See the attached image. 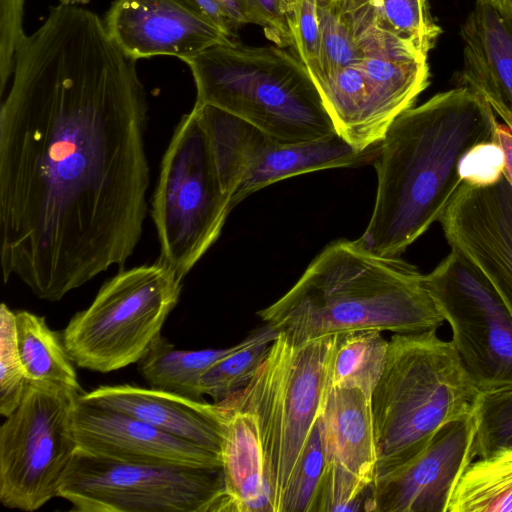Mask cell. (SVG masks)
<instances>
[{
    "label": "cell",
    "mask_w": 512,
    "mask_h": 512,
    "mask_svg": "<svg viewBox=\"0 0 512 512\" xmlns=\"http://www.w3.org/2000/svg\"><path fill=\"white\" fill-rule=\"evenodd\" d=\"M104 20L50 7L14 56L0 108V260L56 302L135 251L150 183L148 103Z\"/></svg>",
    "instance_id": "obj_1"
},
{
    "label": "cell",
    "mask_w": 512,
    "mask_h": 512,
    "mask_svg": "<svg viewBox=\"0 0 512 512\" xmlns=\"http://www.w3.org/2000/svg\"><path fill=\"white\" fill-rule=\"evenodd\" d=\"M497 123L491 106L466 86L400 114L379 144L374 208L355 241L372 254L400 257L440 220L462 184V159L492 141Z\"/></svg>",
    "instance_id": "obj_2"
},
{
    "label": "cell",
    "mask_w": 512,
    "mask_h": 512,
    "mask_svg": "<svg viewBox=\"0 0 512 512\" xmlns=\"http://www.w3.org/2000/svg\"><path fill=\"white\" fill-rule=\"evenodd\" d=\"M257 315L295 343L358 330L418 333L445 321L415 266L345 239L328 244Z\"/></svg>",
    "instance_id": "obj_3"
},
{
    "label": "cell",
    "mask_w": 512,
    "mask_h": 512,
    "mask_svg": "<svg viewBox=\"0 0 512 512\" xmlns=\"http://www.w3.org/2000/svg\"><path fill=\"white\" fill-rule=\"evenodd\" d=\"M480 392L437 330L394 333L372 394L375 477L405 464L445 425L475 414Z\"/></svg>",
    "instance_id": "obj_4"
},
{
    "label": "cell",
    "mask_w": 512,
    "mask_h": 512,
    "mask_svg": "<svg viewBox=\"0 0 512 512\" xmlns=\"http://www.w3.org/2000/svg\"><path fill=\"white\" fill-rule=\"evenodd\" d=\"M182 61L194 78L197 103L222 109L287 143L338 134L306 66L285 48L232 40Z\"/></svg>",
    "instance_id": "obj_5"
},
{
    "label": "cell",
    "mask_w": 512,
    "mask_h": 512,
    "mask_svg": "<svg viewBox=\"0 0 512 512\" xmlns=\"http://www.w3.org/2000/svg\"><path fill=\"white\" fill-rule=\"evenodd\" d=\"M337 335L295 343L278 332L248 383L224 399L257 422L273 512H282L318 420Z\"/></svg>",
    "instance_id": "obj_6"
},
{
    "label": "cell",
    "mask_w": 512,
    "mask_h": 512,
    "mask_svg": "<svg viewBox=\"0 0 512 512\" xmlns=\"http://www.w3.org/2000/svg\"><path fill=\"white\" fill-rule=\"evenodd\" d=\"M231 210L194 105L175 128L153 194L159 260L183 280L217 241Z\"/></svg>",
    "instance_id": "obj_7"
},
{
    "label": "cell",
    "mask_w": 512,
    "mask_h": 512,
    "mask_svg": "<svg viewBox=\"0 0 512 512\" xmlns=\"http://www.w3.org/2000/svg\"><path fill=\"white\" fill-rule=\"evenodd\" d=\"M182 280L160 260L122 269L61 332L75 365L108 373L138 361L161 336Z\"/></svg>",
    "instance_id": "obj_8"
},
{
    "label": "cell",
    "mask_w": 512,
    "mask_h": 512,
    "mask_svg": "<svg viewBox=\"0 0 512 512\" xmlns=\"http://www.w3.org/2000/svg\"><path fill=\"white\" fill-rule=\"evenodd\" d=\"M58 497L79 512H223V473L119 461L78 447Z\"/></svg>",
    "instance_id": "obj_9"
},
{
    "label": "cell",
    "mask_w": 512,
    "mask_h": 512,
    "mask_svg": "<svg viewBox=\"0 0 512 512\" xmlns=\"http://www.w3.org/2000/svg\"><path fill=\"white\" fill-rule=\"evenodd\" d=\"M79 394L29 381L17 408L0 428V502L33 512L58 497L78 449L73 409Z\"/></svg>",
    "instance_id": "obj_10"
},
{
    "label": "cell",
    "mask_w": 512,
    "mask_h": 512,
    "mask_svg": "<svg viewBox=\"0 0 512 512\" xmlns=\"http://www.w3.org/2000/svg\"><path fill=\"white\" fill-rule=\"evenodd\" d=\"M222 188L232 209L250 194L296 175L374 161L379 145L364 151L339 134L287 143L222 109L195 102Z\"/></svg>",
    "instance_id": "obj_11"
},
{
    "label": "cell",
    "mask_w": 512,
    "mask_h": 512,
    "mask_svg": "<svg viewBox=\"0 0 512 512\" xmlns=\"http://www.w3.org/2000/svg\"><path fill=\"white\" fill-rule=\"evenodd\" d=\"M424 283L479 392L511 387L512 316L490 282L451 250Z\"/></svg>",
    "instance_id": "obj_12"
},
{
    "label": "cell",
    "mask_w": 512,
    "mask_h": 512,
    "mask_svg": "<svg viewBox=\"0 0 512 512\" xmlns=\"http://www.w3.org/2000/svg\"><path fill=\"white\" fill-rule=\"evenodd\" d=\"M426 56H366L338 70L318 90L337 133L364 151L430 83Z\"/></svg>",
    "instance_id": "obj_13"
},
{
    "label": "cell",
    "mask_w": 512,
    "mask_h": 512,
    "mask_svg": "<svg viewBox=\"0 0 512 512\" xmlns=\"http://www.w3.org/2000/svg\"><path fill=\"white\" fill-rule=\"evenodd\" d=\"M324 467L314 512L363 510L377 451L371 400L354 388H328L318 417Z\"/></svg>",
    "instance_id": "obj_14"
},
{
    "label": "cell",
    "mask_w": 512,
    "mask_h": 512,
    "mask_svg": "<svg viewBox=\"0 0 512 512\" xmlns=\"http://www.w3.org/2000/svg\"><path fill=\"white\" fill-rule=\"evenodd\" d=\"M440 223L451 250L465 257L496 290L512 316V186L462 182Z\"/></svg>",
    "instance_id": "obj_15"
},
{
    "label": "cell",
    "mask_w": 512,
    "mask_h": 512,
    "mask_svg": "<svg viewBox=\"0 0 512 512\" xmlns=\"http://www.w3.org/2000/svg\"><path fill=\"white\" fill-rule=\"evenodd\" d=\"M475 428V414L442 427L416 456L374 478L363 510L447 512L458 478L473 460Z\"/></svg>",
    "instance_id": "obj_16"
},
{
    "label": "cell",
    "mask_w": 512,
    "mask_h": 512,
    "mask_svg": "<svg viewBox=\"0 0 512 512\" xmlns=\"http://www.w3.org/2000/svg\"><path fill=\"white\" fill-rule=\"evenodd\" d=\"M108 34L134 60H181L232 41L194 0H114L105 14Z\"/></svg>",
    "instance_id": "obj_17"
},
{
    "label": "cell",
    "mask_w": 512,
    "mask_h": 512,
    "mask_svg": "<svg viewBox=\"0 0 512 512\" xmlns=\"http://www.w3.org/2000/svg\"><path fill=\"white\" fill-rule=\"evenodd\" d=\"M73 428L78 447L119 461L222 468L221 456L124 413L77 398Z\"/></svg>",
    "instance_id": "obj_18"
},
{
    "label": "cell",
    "mask_w": 512,
    "mask_h": 512,
    "mask_svg": "<svg viewBox=\"0 0 512 512\" xmlns=\"http://www.w3.org/2000/svg\"><path fill=\"white\" fill-rule=\"evenodd\" d=\"M364 56L428 57L442 33L429 0H332Z\"/></svg>",
    "instance_id": "obj_19"
},
{
    "label": "cell",
    "mask_w": 512,
    "mask_h": 512,
    "mask_svg": "<svg viewBox=\"0 0 512 512\" xmlns=\"http://www.w3.org/2000/svg\"><path fill=\"white\" fill-rule=\"evenodd\" d=\"M79 397L137 418L221 456L220 411L215 402L131 385L99 386Z\"/></svg>",
    "instance_id": "obj_20"
},
{
    "label": "cell",
    "mask_w": 512,
    "mask_h": 512,
    "mask_svg": "<svg viewBox=\"0 0 512 512\" xmlns=\"http://www.w3.org/2000/svg\"><path fill=\"white\" fill-rule=\"evenodd\" d=\"M461 86L478 93L512 130V24L476 2L461 27Z\"/></svg>",
    "instance_id": "obj_21"
},
{
    "label": "cell",
    "mask_w": 512,
    "mask_h": 512,
    "mask_svg": "<svg viewBox=\"0 0 512 512\" xmlns=\"http://www.w3.org/2000/svg\"><path fill=\"white\" fill-rule=\"evenodd\" d=\"M217 405L222 430L223 512H273L255 418L226 400Z\"/></svg>",
    "instance_id": "obj_22"
},
{
    "label": "cell",
    "mask_w": 512,
    "mask_h": 512,
    "mask_svg": "<svg viewBox=\"0 0 512 512\" xmlns=\"http://www.w3.org/2000/svg\"><path fill=\"white\" fill-rule=\"evenodd\" d=\"M246 341L221 349L180 350L160 336L138 361V370L150 388L203 400L200 380L204 373Z\"/></svg>",
    "instance_id": "obj_23"
},
{
    "label": "cell",
    "mask_w": 512,
    "mask_h": 512,
    "mask_svg": "<svg viewBox=\"0 0 512 512\" xmlns=\"http://www.w3.org/2000/svg\"><path fill=\"white\" fill-rule=\"evenodd\" d=\"M18 349L29 381L45 382L81 395L77 373L61 332L45 318L26 310L15 311Z\"/></svg>",
    "instance_id": "obj_24"
},
{
    "label": "cell",
    "mask_w": 512,
    "mask_h": 512,
    "mask_svg": "<svg viewBox=\"0 0 512 512\" xmlns=\"http://www.w3.org/2000/svg\"><path fill=\"white\" fill-rule=\"evenodd\" d=\"M447 512H512V445L475 458L464 468Z\"/></svg>",
    "instance_id": "obj_25"
},
{
    "label": "cell",
    "mask_w": 512,
    "mask_h": 512,
    "mask_svg": "<svg viewBox=\"0 0 512 512\" xmlns=\"http://www.w3.org/2000/svg\"><path fill=\"white\" fill-rule=\"evenodd\" d=\"M388 341L378 330H358L338 334L331 353L328 388H354L371 400L383 374Z\"/></svg>",
    "instance_id": "obj_26"
},
{
    "label": "cell",
    "mask_w": 512,
    "mask_h": 512,
    "mask_svg": "<svg viewBox=\"0 0 512 512\" xmlns=\"http://www.w3.org/2000/svg\"><path fill=\"white\" fill-rule=\"evenodd\" d=\"M278 332L269 325L254 331L244 346L208 369L200 380L202 395L218 403L245 386L266 357Z\"/></svg>",
    "instance_id": "obj_27"
},
{
    "label": "cell",
    "mask_w": 512,
    "mask_h": 512,
    "mask_svg": "<svg viewBox=\"0 0 512 512\" xmlns=\"http://www.w3.org/2000/svg\"><path fill=\"white\" fill-rule=\"evenodd\" d=\"M472 459L512 445V386L480 393L476 411Z\"/></svg>",
    "instance_id": "obj_28"
},
{
    "label": "cell",
    "mask_w": 512,
    "mask_h": 512,
    "mask_svg": "<svg viewBox=\"0 0 512 512\" xmlns=\"http://www.w3.org/2000/svg\"><path fill=\"white\" fill-rule=\"evenodd\" d=\"M21 361L15 311L5 303L0 307V414L10 415L20 404L28 386Z\"/></svg>",
    "instance_id": "obj_29"
},
{
    "label": "cell",
    "mask_w": 512,
    "mask_h": 512,
    "mask_svg": "<svg viewBox=\"0 0 512 512\" xmlns=\"http://www.w3.org/2000/svg\"><path fill=\"white\" fill-rule=\"evenodd\" d=\"M291 31L293 50L314 82L321 75V33L317 0H281Z\"/></svg>",
    "instance_id": "obj_30"
},
{
    "label": "cell",
    "mask_w": 512,
    "mask_h": 512,
    "mask_svg": "<svg viewBox=\"0 0 512 512\" xmlns=\"http://www.w3.org/2000/svg\"><path fill=\"white\" fill-rule=\"evenodd\" d=\"M321 33V75L317 88L341 68L359 60L364 54L353 42L348 28L331 3H318Z\"/></svg>",
    "instance_id": "obj_31"
},
{
    "label": "cell",
    "mask_w": 512,
    "mask_h": 512,
    "mask_svg": "<svg viewBox=\"0 0 512 512\" xmlns=\"http://www.w3.org/2000/svg\"><path fill=\"white\" fill-rule=\"evenodd\" d=\"M323 467L322 437L317 420L302 460L288 486L282 512H314Z\"/></svg>",
    "instance_id": "obj_32"
},
{
    "label": "cell",
    "mask_w": 512,
    "mask_h": 512,
    "mask_svg": "<svg viewBox=\"0 0 512 512\" xmlns=\"http://www.w3.org/2000/svg\"><path fill=\"white\" fill-rule=\"evenodd\" d=\"M24 0H0V95L13 74L15 52L26 37L23 31Z\"/></svg>",
    "instance_id": "obj_33"
},
{
    "label": "cell",
    "mask_w": 512,
    "mask_h": 512,
    "mask_svg": "<svg viewBox=\"0 0 512 512\" xmlns=\"http://www.w3.org/2000/svg\"><path fill=\"white\" fill-rule=\"evenodd\" d=\"M504 171V154L493 140L476 145L462 159L459 167L462 182L488 185L497 182Z\"/></svg>",
    "instance_id": "obj_34"
},
{
    "label": "cell",
    "mask_w": 512,
    "mask_h": 512,
    "mask_svg": "<svg viewBox=\"0 0 512 512\" xmlns=\"http://www.w3.org/2000/svg\"><path fill=\"white\" fill-rule=\"evenodd\" d=\"M248 23L260 26L266 38L281 48L294 47L281 0H237Z\"/></svg>",
    "instance_id": "obj_35"
},
{
    "label": "cell",
    "mask_w": 512,
    "mask_h": 512,
    "mask_svg": "<svg viewBox=\"0 0 512 512\" xmlns=\"http://www.w3.org/2000/svg\"><path fill=\"white\" fill-rule=\"evenodd\" d=\"M198 7L213 22H215L231 39L237 35V28L230 20L223 6L218 0H194Z\"/></svg>",
    "instance_id": "obj_36"
},
{
    "label": "cell",
    "mask_w": 512,
    "mask_h": 512,
    "mask_svg": "<svg viewBox=\"0 0 512 512\" xmlns=\"http://www.w3.org/2000/svg\"><path fill=\"white\" fill-rule=\"evenodd\" d=\"M500 146L504 154V171L509 184L512 186V130L499 122L497 123L492 139Z\"/></svg>",
    "instance_id": "obj_37"
},
{
    "label": "cell",
    "mask_w": 512,
    "mask_h": 512,
    "mask_svg": "<svg viewBox=\"0 0 512 512\" xmlns=\"http://www.w3.org/2000/svg\"><path fill=\"white\" fill-rule=\"evenodd\" d=\"M237 28L249 24L237 0H218Z\"/></svg>",
    "instance_id": "obj_38"
},
{
    "label": "cell",
    "mask_w": 512,
    "mask_h": 512,
    "mask_svg": "<svg viewBox=\"0 0 512 512\" xmlns=\"http://www.w3.org/2000/svg\"><path fill=\"white\" fill-rule=\"evenodd\" d=\"M489 5L512 24V0H476Z\"/></svg>",
    "instance_id": "obj_39"
},
{
    "label": "cell",
    "mask_w": 512,
    "mask_h": 512,
    "mask_svg": "<svg viewBox=\"0 0 512 512\" xmlns=\"http://www.w3.org/2000/svg\"><path fill=\"white\" fill-rule=\"evenodd\" d=\"M90 0H59V4L62 5H77L87 4Z\"/></svg>",
    "instance_id": "obj_40"
},
{
    "label": "cell",
    "mask_w": 512,
    "mask_h": 512,
    "mask_svg": "<svg viewBox=\"0 0 512 512\" xmlns=\"http://www.w3.org/2000/svg\"><path fill=\"white\" fill-rule=\"evenodd\" d=\"M332 0H317L318 3L320 4H328L330 3Z\"/></svg>",
    "instance_id": "obj_41"
}]
</instances>
